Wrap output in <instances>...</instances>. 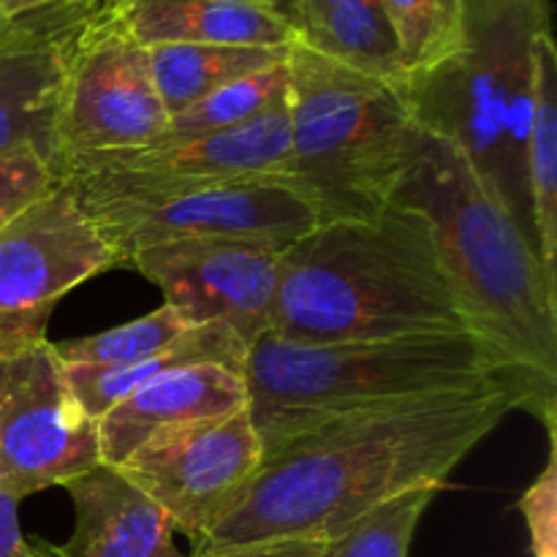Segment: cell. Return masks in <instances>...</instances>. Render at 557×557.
Instances as JSON below:
<instances>
[{
    "mask_svg": "<svg viewBox=\"0 0 557 557\" xmlns=\"http://www.w3.org/2000/svg\"><path fill=\"white\" fill-rule=\"evenodd\" d=\"M553 27V0H466L462 49L408 79L422 128L462 147L531 234L525 139L531 125L533 44ZM533 239V234H531Z\"/></svg>",
    "mask_w": 557,
    "mask_h": 557,
    "instance_id": "obj_6",
    "label": "cell"
},
{
    "mask_svg": "<svg viewBox=\"0 0 557 557\" xmlns=\"http://www.w3.org/2000/svg\"><path fill=\"white\" fill-rule=\"evenodd\" d=\"M288 47H232V44H161L150 49L156 90L166 114H180L232 82L286 63Z\"/></svg>",
    "mask_w": 557,
    "mask_h": 557,
    "instance_id": "obj_21",
    "label": "cell"
},
{
    "mask_svg": "<svg viewBox=\"0 0 557 557\" xmlns=\"http://www.w3.org/2000/svg\"><path fill=\"white\" fill-rule=\"evenodd\" d=\"M520 511L531 531L533 557H557V468L555 449L549 451L547 468L522 495Z\"/></svg>",
    "mask_w": 557,
    "mask_h": 557,
    "instance_id": "obj_27",
    "label": "cell"
},
{
    "mask_svg": "<svg viewBox=\"0 0 557 557\" xmlns=\"http://www.w3.org/2000/svg\"><path fill=\"white\" fill-rule=\"evenodd\" d=\"M288 103L277 98L253 120L177 145H147L139 150L74 158L54 169V177L76 172H120L136 177H259L288 172Z\"/></svg>",
    "mask_w": 557,
    "mask_h": 557,
    "instance_id": "obj_14",
    "label": "cell"
},
{
    "mask_svg": "<svg viewBox=\"0 0 557 557\" xmlns=\"http://www.w3.org/2000/svg\"><path fill=\"white\" fill-rule=\"evenodd\" d=\"M120 259L63 183L0 228V341L27 346L47 337L54 305Z\"/></svg>",
    "mask_w": 557,
    "mask_h": 557,
    "instance_id": "obj_9",
    "label": "cell"
},
{
    "mask_svg": "<svg viewBox=\"0 0 557 557\" xmlns=\"http://www.w3.org/2000/svg\"><path fill=\"white\" fill-rule=\"evenodd\" d=\"M261 441L248 408L156 435L120 471L156 500L174 531L199 547L261 468Z\"/></svg>",
    "mask_w": 557,
    "mask_h": 557,
    "instance_id": "obj_11",
    "label": "cell"
},
{
    "mask_svg": "<svg viewBox=\"0 0 557 557\" xmlns=\"http://www.w3.org/2000/svg\"><path fill=\"white\" fill-rule=\"evenodd\" d=\"M294 36L337 63L408 82L381 0H294Z\"/></svg>",
    "mask_w": 557,
    "mask_h": 557,
    "instance_id": "obj_18",
    "label": "cell"
},
{
    "mask_svg": "<svg viewBox=\"0 0 557 557\" xmlns=\"http://www.w3.org/2000/svg\"><path fill=\"white\" fill-rule=\"evenodd\" d=\"M288 172L321 221L375 218L417 152L422 123L408 82L384 79L292 44Z\"/></svg>",
    "mask_w": 557,
    "mask_h": 557,
    "instance_id": "obj_5",
    "label": "cell"
},
{
    "mask_svg": "<svg viewBox=\"0 0 557 557\" xmlns=\"http://www.w3.org/2000/svg\"><path fill=\"white\" fill-rule=\"evenodd\" d=\"M0 20H3V0H0Z\"/></svg>",
    "mask_w": 557,
    "mask_h": 557,
    "instance_id": "obj_33",
    "label": "cell"
},
{
    "mask_svg": "<svg viewBox=\"0 0 557 557\" xmlns=\"http://www.w3.org/2000/svg\"><path fill=\"white\" fill-rule=\"evenodd\" d=\"M319 539H281V542L239 544V547L196 549L194 557H319Z\"/></svg>",
    "mask_w": 557,
    "mask_h": 557,
    "instance_id": "obj_29",
    "label": "cell"
},
{
    "mask_svg": "<svg viewBox=\"0 0 557 557\" xmlns=\"http://www.w3.org/2000/svg\"><path fill=\"white\" fill-rule=\"evenodd\" d=\"M49 3H60V0H3V16H14V14H22V11L41 9V5H49Z\"/></svg>",
    "mask_w": 557,
    "mask_h": 557,
    "instance_id": "obj_31",
    "label": "cell"
},
{
    "mask_svg": "<svg viewBox=\"0 0 557 557\" xmlns=\"http://www.w3.org/2000/svg\"><path fill=\"white\" fill-rule=\"evenodd\" d=\"M248 3L261 5V9H267L270 14L281 16V20L286 22V25L294 30V0H248ZM294 38H297V36H294Z\"/></svg>",
    "mask_w": 557,
    "mask_h": 557,
    "instance_id": "obj_30",
    "label": "cell"
},
{
    "mask_svg": "<svg viewBox=\"0 0 557 557\" xmlns=\"http://www.w3.org/2000/svg\"><path fill=\"white\" fill-rule=\"evenodd\" d=\"M117 253L120 267L172 239H250L288 248L319 226L313 201L283 174L259 177H136L76 172L60 177Z\"/></svg>",
    "mask_w": 557,
    "mask_h": 557,
    "instance_id": "obj_7",
    "label": "cell"
},
{
    "mask_svg": "<svg viewBox=\"0 0 557 557\" xmlns=\"http://www.w3.org/2000/svg\"><path fill=\"white\" fill-rule=\"evenodd\" d=\"M101 466L98 422L47 337L0 354V487L20 500Z\"/></svg>",
    "mask_w": 557,
    "mask_h": 557,
    "instance_id": "obj_8",
    "label": "cell"
},
{
    "mask_svg": "<svg viewBox=\"0 0 557 557\" xmlns=\"http://www.w3.org/2000/svg\"><path fill=\"white\" fill-rule=\"evenodd\" d=\"M109 0H60L0 20V156L33 150L52 166L65 79Z\"/></svg>",
    "mask_w": 557,
    "mask_h": 557,
    "instance_id": "obj_13",
    "label": "cell"
},
{
    "mask_svg": "<svg viewBox=\"0 0 557 557\" xmlns=\"http://www.w3.org/2000/svg\"><path fill=\"white\" fill-rule=\"evenodd\" d=\"M58 183L52 166L33 150L0 156V228Z\"/></svg>",
    "mask_w": 557,
    "mask_h": 557,
    "instance_id": "obj_26",
    "label": "cell"
},
{
    "mask_svg": "<svg viewBox=\"0 0 557 557\" xmlns=\"http://www.w3.org/2000/svg\"><path fill=\"white\" fill-rule=\"evenodd\" d=\"M245 354H248V348L243 346V341L226 324L212 321V324L190 326L172 346L134 364H125V368H76V364H65V373H69V384L74 389L76 400L98 422L114 403L123 400L128 392L150 381L152 375L199 362H218L232 370H243Z\"/></svg>",
    "mask_w": 557,
    "mask_h": 557,
    "instance_id": "obj_20",
    "label": "cell"
},
{
    "mask_svg": "<svg viewBox=\"0 0 557 557\" xmlns=\"http://www.w3.org/2000/svg\"><path fill=\"white\" fill-rule=\"evenodd\" d=\"M286 63L272 65V69L259 71V74L232 82L223 90L201 98L194 107L183 109L180 114H172L166 120V128L161 131V136L152 145H177V141L199 139V136H210L218 134V131L248 123L256 114L270 109L277 98L286 96Z\"/></svg>",
    "mask_w": 557,
    "mask_h": 557,
    "instance_id": "obj_23",
    "label": "cell"
},
{
    "mask_svg": "<svg viewBox=\"0 0 557 557\" xmlns=\"http://www.w3.org/2000/svg\"><path fill=\"white\" fill-rule=\"evenodd\" d=\"M281 248L250 239H172L128 256L188 324H226L245 348L272 332Z\"/></svg>",
    "mask_w": 557,
    "mask_h": 557,
    "instance_id": "obj_12",
    "label": "cell"
},
{
    "mask_svg": "<svg viewBox=\"0 0 557 557\" xmlns=\"http://www.w3.org/2000/svg\"><path fill=\"white\" fill-rule=\"evenodd\" d=\"M166 120L152 79L150 49L128 36L107 3L82 38L65 79L52 172L74 158L152 145Z\"/></svg>",
    "mask_w": 557,
    "mask_h": 557,
    "instance_id": "obj_10",
    "label": "cell"
},
{
    "mask_svg": "<svg viewBox=\"0 0 557 557\" xmlns=\"http://www.w3.org/2000/svg\"><path fill=\"white\" fill-rule=\"evenodd\" d=\"M468 332L428 223L400 207L321 221L277 256L272 335L292 343Z\"/></svg>",
    "mask_w": 557,
    "mask_h": 557,
    "instance_id": "obj_3",
    "label": "cell"
},
{
    "mask_svg": "<svg viewBox=\"0 0 557 557\" xmlns=\"http://www.w3.org/2000/svg\"><path fill=\"white\" fill-rule=\"evenodd\" d=\"M190 326L194 324H188L172 305L163 302L161 308L128 324L54 343V351L65 364H76V368H125L172 346Z\"/></svg>",
    "mask_w": 557,
    "mask_h": 557,
    "instance_id": "obj_25",
    "label": "cell"
},
{
    "mask_svg": "<svg viewBox=\"0 0 557 557\" xmlns=\"http://www.w3.org/2000/svg\"><path fill=\"white\" fill-rule=\"evenodd\" d=\"M112 14L134 41L232 44V47H288L294 30L248 0H109Z\"/></svg>",
    "mask_w": 557,
    "mask_h": 557,
    "instance_id": "obj_17",
    "label": "cell"
},
{
    "mask_svg": "<svg viewBox=\"0 0 557 557\" xmlns=\"http://www.w3.org/2000/svg\"><path fill=\"white\" fill-rule=\"evenodd\" d=\"M408 79L455 58L466 38V0H381Z\"/></svg>",
    "mask_w": 557,
    "mask_h": 557,
    "instance_id": "obj_22",
    "label": "cell"
},
{
    "mask_svg": "<svg viewBox=\"0 0 557 557\" xmlns=\"http://www.w3.org/2000/svg\"><path fill=\"white\" fill-rule=\"evenodd\" d=\"M243 408H248L243 370L199 362L152 375L98 419L101 466L120 468L156 435Z\"/></svg>",
    "mask_w": 557,
    "mask_h": 557,
    "instance_id": "obj_15",
    "label": "cell"
},
{
    "mask_svg": "<svg viewBox=\"0 0 557 557\" xmlns=\"http://www.w3.org/2000/svg\"><path fill=\"white\" fill-rule=\"evenodd\" d=\"M389 205L428 223L462 324L525 381L555 438L557 288L504 194L460 145L422 128Z\"/></svg>",
    "mask_w": 557,
    "mask_h": 557,
    "instance_id": "obj_2",
    "label": "cell"
},
{
    "mask_svg": "<svg viewBox=\"0 0 557 557\" xmlns=\"http://www.w3.org/2000/svg\"><path fill=\"white\" fill-rule=\"evenodd\" d=\"M74 531L58 557H188L174 544L166 511L147 498L120 468L96 466L65 484Z\"/></svg>",
    "mask_w": 557,
    "mask_h": 557,
    "instance_id": "obj_16",
    "label": "cell"
},
{
    "mask_svg": "<svg viewBox=\"0 0 557 557\" xmlns=\"http://www.w3.org/2000/svg\"><path fill=\"white\" fill-rule=\"evenodd\" d=\"M11 348H14V346H9V343H5V341H0V354L11 351Z\"/></svg>",
    "mask_w": 557,
    "mask_h": 557,
    "instance_id": "obj_32",
    "label": "cell"
},
{
    "mask_svg": "<svg viewBox=\"0 0 557 557\" xmlns=\"http://www.w3.org/2000/svg\"><path fill=\"white\" fill-rule=\"evenodd\" d=\"M20 504L16 495L0 487V557H58L52 544L27 542L20 528Z\"/></svg>",
    "mask_w": 557,
    "mask_h": 557,
    "instance_id": "obj_28",
    "label": "cell"
},
{
    "mask_svg": "<svg viewBox=\"0 0 557 557\" xmlns=\"http://www.w3.org/2000/svg\"><path fill=\"white\" fill-rule=\"evenodd\" d=\"M441 487H413L373 506L321 542L319 557H408L419 520Z\"/></svg>",
    "mask_w": 557,
    "mask_h": 557,
    "instance_id": "obj_24",
    "label": "cell"
},
{
    "mask_svg": "<svg viewBox=\"0 0 557 557\" xmlns=\"http://www.w3.org/2000/svg\"><path fill=\"white\" fill-rule=\"evenodd\" d=\"M528 218L536 253L557 288V47L553 27L533 44L531 125L525 139Z\"/></svg>",
    "mask_w": 557,
    "mask_h": 557,
    "instance_id": "obj_19",
    "label": "cell"
},
{
    "mask_svg": "<svg viewBox=\"0 0 557 557\" xmlns=\"http://www.w3.org/2000/svg\"><path fill=\"white\" fill-rule=\"evenodd\" d=\"M243 379L264 457L294 435L362 408L495 381L525 386L471 332L351 343H292L270 332L245 354ZM525 392L531 397L528 413L536 417V400L528 386Z\"/></svg>",
    "mask_w": 557,
    "mask_h": 557,
    "instance_id": "obj_4",
    "label": "cell"
},
{
    "mask_svg": "<svg viewBox=\"0 0 557 557\" xmlns=\"http://www.w3.org/2000/svg\"><path fill=\"white\" fill-rule=\"evenodd\" d=\"M531 411L517 381L430 392L343 413L261 460L237 504L196 549L330 539L413 487H446L455 468L511 411Z\"/></svg>",
    "mask_w": 557,
    "mask_h": 557,
    "instance_id": "obj_1",
    "label": "cell"
}]
</instances>
